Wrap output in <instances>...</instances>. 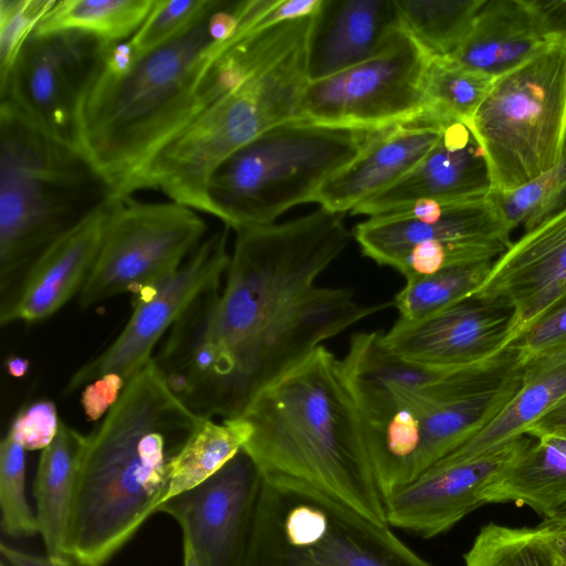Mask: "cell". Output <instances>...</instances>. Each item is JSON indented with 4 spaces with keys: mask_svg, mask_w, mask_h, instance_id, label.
Here are the masks:
<instances>
[{
    "mask_svg": "<svg viewBox=\"0 0 566 566\" xmlns=\"http://www.w3.org/2000/svg\"><path fill=\"white\" fill-rule=\"evenodd\" d=\"M493 262L454 266L406 281L394 296L398 324L411 325L470 298L486 277Z\"/></svg>",
    "mask_w": 566,
    "mask_h": 566,
    "instance_id": "obj_30",
    "label": "cell"
},
{
    "mask_svg": "<svg viewBox=\"0 0 566 566\" xmlns=\"http://www.w3.org/2000/svg\"><path fill=\"white\" fill-rule=\"evenodd\" d=\"M379 132L301 119L274 126L211 172L209 214L235 231L272 224L292 207L314 202L322 185Z\"/></svg>",
    "mask_w": 566,
    "mask_h": 566,
    "instance_id": "obj_6",
    "label": "cell"
},
{
    "mask_svg": "<svg viewBox=\"0 0 566 566\" xmlns=\"http://www.w3.org/2000/svg\"><path fill=\"white\" fill-rule=\"evenodd\" d=\"M490 188L488 165L474 135L465 123L449 120L438 142L408 175L352 213L374 217L421 200L483 198Z\"/></svg>",
    "mask_w": 566,
    "mask_h": 566,
    "instance_id": "obj_19",
    "label": "cell"
},
{
    "mask_svg": "<svg viewBox=\"0 0 566 566\" xmlns=\"http://www.w3.org/2000/svg\"><path fill=\"white\" fill-rule=\"evenodd\" d=\"M244 566H432L388 524L319 493L262 479Z\"/></svg>",
    "mask_w": 566,
    "mask_h": 566,
    "instance_id": "obj_9",
    "label": "cell"
},
{
    "mask_svg": "<svg viewBox=\"0 0 566 566\" xmlns=\"http://www.w3.org/2000/svg\"><path fill=\"white\" fill-rule=\"evenodd\" d=\"M510 233L483 197L421 200L369 217L353 235L364 255L407 281L448 268L494 262L512 244Z\"/></svg>",
    "mask_w": 566,
    "mask_h": 566,
    "instance_id": "obj_10",
    "label": "cell"
},
{
    "mask_svg": "<svg viewBox=\"0 0 566 566\" xmlns=\"http://www.w3.org/2000/svg\"><path fill=\"white\" fill-rule=\"evenodd\" d=\"M104 49L96 38L78 31L33 33L0 83L1 102L77 147L80 106L102 65Z\"/></svg>",
    "mask_w": 566,
    "mask_h": 566,
    "instance_id": "obj_14",
    "label": "cell"
},
{
    "mask_svg": "<svg viewBox=\"0 0 566 566\" xmlns=\"http://www.w3.org/2000/svg\"><path fill=\"white\" fill-rule=\"evenodd\" d=\"M203 417L170 390L154 357L127 381L81 460L66 554L107 564L165 502L171 458Z\"/></svg>",
    "mask_w": 566,
    "mask_h": 566,
    "instance_id": "obj_2",
    "label": "cell"
},
{
    "mask_svg": "<svg viewBox=\"0 0 566 566\" xmlns=\"http://www.w3.org/2000/svg\"><path fill=\"white\" fill-rule=\"evenodd\" d=\"M211 13L137 59L126 75L111 76L99 67L87 86L77 116V147L113 198L146 189L148 167L159 150L209 106L210 66L232 38L213 40Z\"/></svg>",
    "mask_w": 566,
    "mask_h": 566,
    "instance_id": "obj_4",
    "label": "cell"
},
{
    "mask_svg": "<svg viewBox=\"0 0 566 566\" xmlns=\"http://www.w3.org/2000/svg\"><path fill=\"white\" fill-rule=\"evenodd\" d=\"M523 366L534 359L566 350V297L539 317L509 346Z\"/></svg>",
    "mask_w": 566,
    "mask_h": 566,
    "instance_id": "obj_37",
    "label": "cell"
},
{
    "mask_svg": "<svg viewBox=\"0 0 566 566\" xmlns=\"http://www.w3.org/2000/svg\"><path fill=\"white\" fill-rule=\"evenodd\" d=\"M87 436L61 420L53 441L41 451L33 484L35 515L45 554L61 558L72 518L77 476Z\"/></svg>",
    "mask_w": 566,
    "mask_h": 566,
    "instance_id": "obj_25",
    "label": "cell"
},
{
    "mask_svg": "<svg viewBox=\"0 0 566 566\" xmlns=\"http://www.w3.org/2000/svg\"><path fill=\"white\" fill-rule=\"evenodd\" d=\"M222 2L223 0H155L149 14L129 39L136 60L179 36L218 9Z\"/></svg>",
    "mask_w": 566,
    "mask_h": 566,
    "instance_id": "obj_35",
    "label": "cell"
},
{
    "mask_svg": "<svg viewBox=\"0 0 566 566\" xmlns=\"http://www.w3.org/2000/svg\"><path fill=\"white\" fill-rule=\"evenodd\" d=\"M494 80L449 56L430 59L423 76L426 114L440 122L460 120L468 124Z\"/></svg>",
    "mask_w": 566,
    "mask_h": 566,
    "instance_id": "obj_31",
    "label": "cell"
},
{
    "mask_svg": "<svg viewBox=\"0 0 566 566\" xmlns=\"http://www.w3.org/2000/svg\"><path fill=\"white\" fill-rule=\"evenodd\" d=\"M0 553V566H87L71 556L54 558L46 554H32L6 543H1Z\"/></svg>",
    "mask_w": 566,
    "mask_h": 566,
    "instance_id": "obj_40",
    "label": "cell"
},
{
    "mask_svg": "<svg viewBox=\"0 0 566 566\" xmlns=\"http://www.w3.org/2000/svg\"><path fill=\"white\" fill-rule=\"evenodd\" d=\"M207 224L177 202L109 201L93 270L78 294L81 308L136 293L179 269L201 244Z\"/></svg>",
    "mask_w": 566,
    "mask_h": 566,
    "instance_id": "obj_11",
    "label": "cell"
},
{
    "mask_svg": "<svg viewBox=\"0 0 566 566\" xmlns=\"http://www.w3.org/2000/svg\"><path fill=\"white\" fill-rule=\"evenodd\" d=\"M55 0H0V83Z\"/></svg>",
    "mask_w": 566,
    "mask_h": 566,
    "instance_id": "obj_36",
    "label": "cell"
},
{
    "mask_svg": "<svg viewBox=\"0 0 566 566\" xmlns=\"http://www.w3.org/2000/svg\"><path fill=\"white\" fill-rule=\"evenodd\" d=\"M522 436L482 454L434 464L384 497L386 523L423 538L437 536L485 504L483 492L532 442Z\"/></svg>",
    "mask_w": 566,
    "mask_h": 566,
    "instance_id": "obj_16",
    "label": "cell"
},
{
    "mask_svg": "<svg viewBox=\"0 0 566 566\" xmlns=\"http://www.w3.org/2000/svg\"><path fill=\"white\" fill-rule=\"evenodd\" d=\"M262 476L242 449L221 470L169 500L158 513L171 516L199 566H244Z\"/></svg>",
    "mask_w": 566,
    "mask_h": 566,
    "instance_id": "obj_15",
    "label": "cell"
},
{
    "mask_svg": "<svg viewBox=\"0 0 566 566\" xmlns=\"http://www.w3.org/2000/svg\"><path fill=\"white\" fill-rule=\"evenodd\" d=\"M536 528L542 539L566 559V510L544 518Z\"/></svg>",
    "mask_w": 566,
    "mask_h": 566,
    "instance_id": "obj_43",
    "label": "cell"
},
{
    "mask_svg": "<svg viewBox=\"0 0 566 566\" xmlns=\"http://www.w3.org/2000/svg\"><path fill=\"white\" fill-rule=\"evenodd\" d=\"M182 566H199L196 555L185 537H182Z\"/></svg>",
    "mask_w": 566,
    "mask_h": 566,
    "instance_id": "obj_47",
    "label": "cell"
},
{
    "mask_svg": "<svg viewBox=\"0 0 566 566\" xmlns=\"http://www.w3.org/2000/svg\"><path fill=\"white\" fill-rule=\"evenodd\" d=\"M503 226L528 231L558 211L566 199V150L559 163L537 178L511 191L486 196Z\"/></svg>",
    "mask_w": 566,
    "mask_h": 566,
    "instance_id": "obj_32",
    "label": "cell"
},
{
    "mask_svg": "<svg viewBox=\"0 0 566 566\" xmlns=\"http://www.w3.org/2000/svg\"><path fill=\"white\" fill-rule=\"evenodd\" d=\"M400 28L395 0H323L307 41L308 80L374 57Z\"/></svg>",
    "mask_w": 566,
    "mask_h": 566,
    "instance_id": "obj_22",
    "label": "cell"
},
{
    "mask_svg": "<svg viewBox=\"0 0 566 566\" xmlns=\"http://www.w3.org/2000/svg\"><path fill=\"white\" fill-rule=\"evenodd\" d=\"M566 397V350L523 365L518 388L502 410L475 436L439 463L461 461L522 436Z\"/></svg>",
    "mask_w": 566,
    "mask_h": 566,
    "instance_id": "obj_24",
    "label": "cell"
},
{
    "mask_svg": "<svg viewBox=\"0 0 566 566\" xmlns=\"http://www.w3.org/2000/svg\"><path fill=\"white\" fill-rule=\"evenodd\" d=\"M549 35L566 36V0H531Z\"/></svg>",
    "mask_w": 566,
    "mask_h": 566,
    "instance_id": "obj_42",
    "label": "cell"
},
{
    "mask_svg": "<svg viewBox=\"0 0 566 566\" xmlns=\"http://www.w3.org/2000/svg\"><path fill=\"white\" fill-rule=\"evenodd\" d=\"M241 417L252 428L243 450L264 481L317 491L387 524L340 359L325 346L258 392Z\"/></svg>",
    "mask_w": 566,
    "mask_h": 566,
    "instance_id": "obj_3",
    "label": "cell"
},
{
    "mask_svg": "<svg viewBox=\"0 0 566 566\" xmlns=\"http://www.w3.org/2000/svg\"><path fill=\"white\" fill-rule=\"evenodd\" d=\"M112 198L75 145L0 102V307L49 247Z\"/></svg>",
    "mask_w": 566,
    "mask_h": 566,
    "instance_id": "obj_5",
    "label": "cell"
},
{
    "mask_svg": "<svg viewBox=\"0 0 566 566\" xmlns=\"http://www.w3.org/2000/svg\"><path fill=\"white\" fill-rule=\"evenodd\" d=\"M444 123L424 114L380 130L322 185L314 202L340 214L353 211L408 175L438 142Z\"/></svg>",
    "mask_w": 566,
    "mask_h": 566,
    "instance_id": "obj_20",
    "label": "cell"
},
{
    "mask_svg": "<svg viewBox=\"0 0 566 566\" xmlns=\"http://www.w3.org/2000/svg\"><path fill=\"white\" fill-rule=\"evenodd\" d=\"M429 60L400 28L374 57L334 75L308 81L296 119L381 130L422 117L423 76Z\"/></svg>",
    "mask_w": 566,
    "mask_h": 566,
    "instance_id": "obj_12",
    "label": "cell"
},
{
    "mask_svg": "<svg viewBox=\"0 0 566 566\" xmlns=\"http://www.w3.org/2000/svg\"><path fill=\"white\" fill-rule=\"evenodd\" d=\"M544 434L566 438V397L541 418L526 436L536 438Z\"/></svg>",
    "mask_w": 566,
    "mask_h": 566,
    "instance_id": "obj_44",
    "label": "cell"
},
{
    "mask_svg": "<svg viewBox=\"0 0 566 566\" xmlns=\"http://www.w3.org/2000/svg\"><path fill=\"white\" fill-rule=\"evenodd\" d=\"M490 175V191L521 187L556 166L566 150V36L496 77L467 124Z\"/></svg>",
    "mask_w": 566,
    "mask_h": 566,
    "instance_id": "obj_8",
    "label": "cell"
},
{
    "mask_svg": "<svg viewBox=\"0 0 566 566\" xmlns=\"http://www.w3.org/2000/svg\"><path fill=\"white\" fill-rule=\"evenodd\" d=\"M307 41L212 102L179 130L149 165L146 188L209 213L206 189L214 168L264 132L296 119L310 81Z\"/></svg>",
    "mask_w": 566,
    "mask_h": 566,
    "instance_id": "obj_7",
    "label": "cell"
},
{
    "mask_svg": "<svg viewBox=\"0 0 566 566\" xmlns=\"http://www.w3.org/2000/svg\"><path fill=\"white\" fill-rule=\"evenodd\" d=\"M464 566H546L536 527L489 523L463 556Z\"/></svg>",
    "mask_w": 566,
    "mask_h": 566,
    "instance_id": "obj_33",
    "label": "cell"
},
{
    "mask_svg": "<svg viewBox=\"0 0 566 566\" xmlns=\"http://www.w3.org/2000/svg\"><path fill=\"white\" fill-rule=\"evenodd\" d=\"M155 0H55L38 24L36 34L78 31L108 45L130 39Z\"/></svg>",
    "mask_w": 566,
    "mask_h": 566,
    "instance_id": "obj_28",
    "label": "cell"
},
{
    "mask_svg": "<svg viewBox=\"0 0 566 566\" xmlns=\"http://www.w3.org/2000/svg\"><path fill=\"white\" fill-rule=\"evenodd\" d=\"M251 433L250 423L241 416L221 422L203 418L169 462L164 504L221 470L243 449Z\"/></svg>",
    "mask_w": 566,
    "mask_h": 566,
    "instance_id": "obj_27",
    "label": "cell"
},
{
    "mask_svg": "<svg viewBox=\"0 0 566 566\" xmlns=\"http://www.w3.org/2000/svg\"><path fill=\"white\" fill-rule=\"evenodd\" d=\"M512 310L468 298L411 325L395 323L382 334L386 347L408 361L462 367L500 356L507 346Z\"/></svg>",
    "mask_w": 566,
    "mask_h": 566,
    "instance_id": "obj_18",
    "label": "cell"
},
{
    "mask_svg": "<svg viewBox=\"0 0 566 566\" xmlns=\"http://www.w3.org/2000/svg\"><path fill=\"white\" fill-rule=\"evenodd\" d=\"M230 228L218 230L191 253L175 272L134 293L133 313L113 343L80 367L67 390L115 375L127 381L151 358L161 340L190 304L224 277L230 253Z\"/></svg>",
    "mask_w": 566,
    "mask_h": 566,
    "instance_id": "obj_13",
    "label": "cell"
},
{
    "mask_svg": "<svg viewBox=\"0 0 566 566\" xmlns=\"http://www.w3.org/2000/svg\"><path fill=\"white\" fill-rule=\"evenodd\" d=\"M25 449L9 433L0 444V525L2 533L12 538L39 534L35 513L25 493Z\"/></svg>",
    "mask_w": 566,
    "mask_h": 566,
    "instance_id": "obj_34",
    "label": "cell"
},
{
    "mask_svg": "<svg viewBox=\"0 0 566 566\" xmlns=\"http://www.w3.org/2000/svg\"><path fill=\"white\" fill-rule=\"evenodd\" d=\"M60 422L55 403L49 399H40L23 406L17 412L8 433L27 451H42L55 438Z\"/></svg>",
    "mask_w": 566,
    "mask_h": 566,
    "instance_id": "obj_38",
    "label": "cell"
},
{
    "mask_svg": "<svg viewBox=\"0 0 566 566\" xmlns=\"http://www.w3.org/2000/svg\"><path fill=\"white\" fill-rule=\"evenodd\" d=\"M485 0H395L401 28L429 57L451 56Z\"/></svg>",
    "mask_w": 566,
    "mask_h": 566,
    "instance_id": "obj_29",
    "label": "cell"
},
{
    "mask_svg": "<svg viewBox=\"0 0 566 566\" xmlns=\"http://www.w3.org/2000/svg\"><path fill=\"white\" fill-rule=\"evenodd\" d=\"M109 201L39 256L9 303L0 307L1 325L44 319L78 296L99 252Z\"/></svg>",
    "mask_w": 566,
    "mask_h": 566,
    "instance_id": "obj_21",
    "label": "cell"
},
{
    "mask_svg": "<svg viewBox=\"0 0 566 566\" xmlns=\"http://www.w3.org/2000/svg\"><path fill=\"white\" fill-rule=\"evenodd\" d=\"M552 38L531 0H485L468 36L449 57L496 78L532 57Z\"/></svg>",
    "mask_w": 566,
    "mask_h": 566,
    "instance_id": "obj_23",
    "label": "cell"
},
{
    "mask_svg": "<svg viewBox=\"0 0 566 566\" xmlns=\"http://www.w3.org/2000/svg\"><path fill=\"white\" fill-rule=\"evenodd\" d=\"M235 232L224 283L190 304L154 357L175 396L209 419L241 416L323 342L391 306L315 284L350 241L340 213L319 207Z\"/></svg>",
    "mask_w": 566,
    "mask_h": 566,
    "instance_id": "obj_1",
    "label": "cell"
},
{
    "mask_svg": "<svg viewBox=\"0 0 566 566\" xmlns=\"http://www.w3.org/2000/svg\"><path fill=\"white\" fill-rule=\"evenodd\" d=\"M539 534V533H538ZM541 537V536H539ZM542 551L546 566H566V559L560 556L553 547L545 543L542 537Z\"/></svg>",
    "mask_w": 566,
    "mask_h": 566,
    "instance_id": "obj_46",
    "label": "cell"
},
{
    "mask_svg": "<svg viewBox=\"0 0 566 566\" xmlns=\"http://www.w3.org/2000/svg\"><path fill=\"white\" fill-rule=\"evenodd\" d=\"M484 502H517L544 518L566 506V438H533L516 460L483 492Z\"/></svg>",
    "mask_w": 566,
    "mask_h": 566,
    "instance_id": "obj_26",
    "label": "cell"
},
{
    "mask_svg": "<svg viewBox=\"0 0 566 566\" xmlns=\"http://www.w3.org/2000/svg\"><path fill=\"white\" fill-rule=\"evenodd\" d=\"M6 369L12 377H23L29 370V360L20 356H10L6 360Z\"/></svg>",
    "mask_w": 566,
    "mask_h": 566,
    "instance_id": "obj_45",
    "label": "cell"
},
{
    "mask_svg": "<svg viewBox=\"0 0 566 566\" xmlns=\"http://www.w3.org/2000/svg\"><path fill=\"white\" fill-rule=\"evenodd\" d=\"M565 297L566 207L512 242L471 296L512 310L507 346Z\"/></svg>",
    "mask_w": 566,
    "mask_h": 566,
    "instance_id": "obj_17",
    "label": "cell"
},
{
    "mask_svg": "<svg viewBox=\"0 0 566 566\" xmlns=\"http://www.w3.org/2000/svg\"><path fill=\"white\" fill-rule=\"evenodd\" d=\"M126 382L123 378L108 375L94 380L84 387L82 403L91 419L99 418L117 401Z\"/></svg>",
    "mask_w": 566,
    "mask_h": 566,
    "instance_id": "obj_39",
    "label": "cell"
},
{
    "mask_svg": "<svg viewBox=\"0 0 566 566\" xmlns=\"http://www.w3.org/2000/svg\"><path fill=\"white\" fill-rule=\"evenodd\" d=\"M135 62V51L128 39L105 45L101 70L111 76L120 77L133 69Z\"/></svg>",
    "mask_w": 566,
    "mask_h": 566,
    "instance_id": "obj_41",
    "label": "cell"
}]
</instances>
